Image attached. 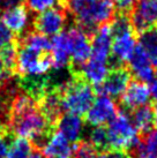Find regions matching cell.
<instances>
[{
    "instance_id": "cell-16",
    "label": "cell",
    "mask_w": 157,
    "mask_h": 158,
    "mask_svg": "<svg viewBox=\"0 0 157 158\" xmlns=\"http://www.w3.org/2000/svg\"><path fill=\"white\" fill-rule=\"evenodd\" d=\"M83 126H84V120L82 117L65 112L58 120L56 129H58L70 143H75L82 140L81 136H82Z\"/></svg>"
},
{
    "instance_id": "cell-22",
    "label": "cell",
    "mask_w": 157,
    "mask_h": 158,
    "mask_svg": "<svg viewBox=\"0 0 157 158\" xmlns=\"http://www.w3.org/2000/svg\"><path fill=\"white\" fill-rule=\"evenodd\" d=\"M32 150L31 142L26 137L14 136L11 144L8 145L6 158H29Z\"/></svg>"
},
{
    "instance_id": "cell-11",
    "label": "cell",
    "mask_w": 157,
    "mask_h": 158,
    "mask_svg": "<svg viewBox=\"0 0 157 158\" xmlns=\"http://www.w3.org/2000/svg\"><path fill=\"white\" fill-rule=\"evenodd\" d=\"M36 102H37L38 110L43 114L44 118L46 119V121L51 126L56 127L59 118L64 113L60 84H53Z\"/></svg>"
},
{
    "instance_id": "cell-13",
    "label": "cell",
    "mask_w": 157,
    "mask_h": 158,
    "mask_svg": "<svg viewBox=\"0 0 157 158\" xmlns=\"http://www.w3.org/2000/svg\"><path fill=\"white\" fill-rule=\"evenodd\" d=\"M0 18L15 37L32 31V19L30 20V10L27 8L24 2L6 9L0 15Z\"/></svg>"
},
{
    "instance_id": "cell-28",
    "label": "cell",
    "mask_w": 157,
    "mask_h": 158,
    "mask_svg": "<svg viewBox=\"0 0 157 158\" xmlns=\"http://www.w3.org/2000/svg\"><path fill=\"white\" fill-rule=\"evenodd\" d=\"M96 158H133L128 151L121 149H109L98 152Z\"/></svg>"
},
{
    "instance_id": "cell-21",
    "label": "cell",
    "mask_w": 157,
    "mask_h": 158,
    "mask_svg": "<svg viewBox=\"0 0 157 158\" xmlns=\"http://www.w3.org/2000/svg\"><path fill=\"white\" fill-rule=\"evenodd\" d=\"M139 45L142 48L144 53L147 54L149 61L154 67V69H157V27L148 28L147 30L142 31L138 35Z\"/></svg>"
},
{
    "instance_id": "cell-1",
    "label": "cell",
    "mask_w": 157,
    "mask_h": 158,
    "mask_svg": "<svg viewBox=\"0 0 157 158\" xmlns=\"http://www.w3.org/2000/svg\"><path fill=\"white\" fill-rule=\"evenodd\" d=\"M73 24L91 40L102 24L109 23L116 15L113 0H66L62 2Z\"/></svg>"
},
{
    "instance_id": "cell-31",
    "label": "cell",
    "mask_w": 157,
    "mask_h": 158,
    "mask_svg": "<svg viewBox=\"0 0 157 158\" xmlns=\"http://www.w3.org/2000/svg\"><path fill=\"white\" fill-rule=\"evenodd\" d=\"M12 137H14L13 134L0 136V158H6V156H7V150H8V145H9V139H12Z\"/></svg>"
},
{
    "instance_id": "cell-17",
    "label": "cell",
    "mask_w": 157,
    "mask_h": 158,
    "mask_svg": "<svg viewBox=\"0 0 157 158\" xmlns=\"http://www.w3.org/2000/svg\"><path fill=\"white\" fill-rule=\"evenodd\" d=\"M51 44H52L51 56H52L53 68L60 69V68L67 67L70 58V46L67 31L64 30L60 34L53 36V38L51 40Z\"/></svg>"
},
{
    "instance_id": "cell-10",
    "label": "cell",
    "mask_w": 157,
    "mask_h": 158,
    "mask_svg": "<svg viewBox=\"0 0 157 158\" xmlns=\"http://www.w3.org/2000/svg\"><path fill=\"white\" fill-rule=\"evenodd\" d=\"M118 111L117 103L104 95L96 96L90 109L84 114L83 120L89 126H100L108 123L116 117Z\"/></svg>"
},
{
    "instance_id": "cell-37",
    "label": "cell",
    "mask_w": 157,
    "mask_h": 158,
    "mask_svg": "<svg viewBox=\"0 0 157 158\" xmlns=\"http://www.w3.org/2000/svg\"><path fill=\"white\" fill-rule=\"evenodd\" d=\"M140 158H157V156H155V155H144Z\"/></svg>"
},
{
    "instance_id": "cell-8",
    "label": "cell",
    "mask_w": 157,
    "mask_h": 158,
    "mask_svg": "<svg viewBox=\"0 0 157 158\" xmlns=\"http://www.w3.org/2000/svg\"><path fill=\"white\" fill-rule=\"evenodd\" d=\"M150 88L148 83L132 77L120 98L118 99V107L126 113H131L135 109L148 104L150 99Z\"/></svg>"
},
{
    "instance_id": "cell-33",
    "label": "cell",
    "mask_w": 157,
    "mask_h": 158,
    "mask_svg": "<svg viewBox=\"0 0 157 158\" xmlns=\"http://www.w3.org/2000/svg\"><path fill=\"white\" fill-rule=\"evenodd\" d=\"M150 94L151 96L154 97V99L157 101V69L155 70V75H154V79L153 81L150 82Z\"/></svg>"
},
{
    "instance_id": "cell-35",
    "label": "cell",
    "mask_w": 157,
    "mask_h": 158,
    "mask_svg": "<svg viewBox=\"0 0 157 158\" xmlns=\"http://www.w3.org/2000/svg\"><path fill=\"white\" fill-rule=\"evenodd\" d=\"M29 158H46V157H45V155L43 154L42 150L32 147V150H31V154Z\"/></svg>"
},
{
    "instance_id": "cell-15",
    "label": "cell",
    "mask_w": 157,
    "mask_h": 158,
    "mask_svg": "<svg viewBox=\"0 0 157 158\" xmlns=\"http://www.w3.org/2000/svg\"><path fill=\"white\" fill-rule=\"evenodd\" d=\"M111 44H112V37L110 34L109 23L102 24L91 38L90 58L108 62V58L111 52Z\"/></svg>"
},
{
    "instance_id": "cell-25",
    "label": "cell",
    "mask_w": 157,
    "mask_h": 158,
    "mask_svg": "<svg viewBox=\"0 0 157 158\" xmlns=\"http://www.w3.org/2000/svg\"><path fill=\"white\" fill-rule=\"evenodd\" d=\"M98 151L88 140H80L73 143L74 158H96Z\"/></svg>"
},
{
    "instance_id": "cell-30",
    "label": "cell",
    "mask_w": 157,
    "mask_h": 158,
    "mask_svg": "<svg viewBox=\"0 0 157 158\" xmlns=\"http://www.w3.org/2000/svg\"><path fill=\"white\" fill-rule=\"evenodd\" d=\"M14 38H15L14 34L6 27L4 21L0 18V48L5 46L6 44L11 43Z\"/></svg>"
},
{
    "instance_id": "cell-4",
    "label": "cell",
    "mask_w": 157,
    "mask_h": 158,
    "mask_svg": "<svg viewBox=\"0 0 157 158\" xmlns=\"http://www.w3.org/2000/svg\"><path fill=\"white\" fill-rule=\"evenodd\" d=\"M108 132L111 149L129 151L139 141L136 129L129 115L119 107L116 117L108 123Z\"/></svg>"
},
{
    "instance_id": "cell-23",
    "label": "cell",
    "mask_w": 157,
    "mask_h": 158,
    "mask_svg": "<svg viewBox=\"0 0 157 158\" xmlns=\"http://www.w3.org/2000/svg\"><path fill=\"white\" fill-rule=\"evenodd\" d=\"M16 58H18V43L16 38H14L11 43L0 48V60L4 65V68L13 75H15V69H16Z\"/></svg>"
},
{
    "instance_id": "cell-26",
    "label": "cell",
    "mask_w": 157,
    "mask_h": 158,
    "mask_svg": "<svg viewBox=\"0 0 157 158\" xmlns=\"http://www.w3.org/2000/svg\"><path fill=\"white\" fill-rule=\"evenodd\" d=\"M24 4L31 13L37 14L58 4V0H24Z\"/></svg>"
},
{
    "instance_id": "cell-32",
    "label": "cell",
    "mask_w": 157,
    "mask_h": 158,
    "mask_svg": "<svg viewBox=\"0 0 157 158\" xmlns=\"http://www.w3.org/2000/svg\"><path fill=\"white\" fill-rule=\"evenodd\" d=\"M15 75L11 74L9 72H7V70L4 68V65H2V62H1V60H0V84H2L4 82H6V81H8L9 79H12V77H14Z\"/></svg>"
},
{
    "instance_id": "cell-18",
    "label": "cell",
    "mask_w": 157,
    "mask_h": 158,
    "mask_svg": "<svg viewBox=\"0 0 157 158\" xmlns=\"http://www.w3.org/2000/svg\"><path fill=\"white\" fill-rule=\"evenodd\" d=\"M42 151L48 158H70L73 156V143L70 144V141L56 129Z\"/></svg>"
},
{
    "instance_id": "cell-24",
    "label": "cell",
    "mask_w": 157,
    "mask_h": 158,
    "mask_svg": "<svg viewBox=\"0 0 157 158\" xmlns=\"http://www.w3.org/2000/svg\"><path fill=\"white\" fill-rule=\"evenodd\" d=\"M88 141L95 147V149L98 152L111 149L108 126L106 125L94 126V128L89 133V139H88Z\"/></svg>"
},
{
    "instance_id": "cell-2",
    "label": "cell",
    "mask_w": 157,
    "mask_h": 158,
    "mask_svg": "<svg viewBox=\"0 0 157 158\" xmlns=\"http://www.w3.org/2000/svg\"><path fill=\"white\" fill-rule=\"evenodd\" d=\"M62 109L66 113L84 117L96 98L92 84L81 74H70V79L60 83Z\"/></svg>"
},
{
    "instance_id": "cell-27",
    "label": "cell",
    "mask_w": 157,
    "mask_h": 158,
    "mask_svg": "<svg viewBox=\"0 0 157 158\" xmlns=\"http://www.w3.org/2000/svg\"><path fill=\"white\" fill-rule=\"evenodd\" d=\"M143 144V149L146 155H155L157 156V129L153 131L149 135L143 139H140Z\"/></svg>"
},
{
    "instance_id": "cell-6",
    "label": "cell",
    "mask_w": 157,
    "mask_h": 158,
    "mask_svg": "<svg viewBox=\"0 0 157 158\" xmlns=\"http://www.w3.org/2000/svg\"><path fill=\"white\" fill-rule=\"evenodd\" d=\"M70 40V58L68 64L70 74H78L83 65L89 60L91 54V40L80 28L73 24L67 29Z\"/></svg>"
},
{
    "instance_id": "cell-38",
    "label": "cell",
    "mask_w": 157,
    "mask_h": 158,
    "mask_svg": "<svg viewBox=\"0 0 157 158\" xmlns=\"http://www.w3.org/2000/svg\"><path fill=\"white\" fill-rule=\"evenodd\" d=\"M66 0H58V4H62V2H65Z\"/></svg>"
},
{
    "instance_id": "cell-9",
    "label": "cell",
    "mask_w": 157,
    "mask_h": 158,
    "mask_svg": "<svg viewBox=\"0 0 157 158\" xmlns=\"http://www.w3.org/2000/svg\"><path fill=\"white\" fill-rule=\"evenodd\" d=\"M129 19L136 37L148 28L157 26V0H134Z\"/></svg>"
},
{
    "instance_id": "cell-14",
    "label": "cell",
    "mask_w": 157,
    "mask_h": 158,
    "mask_svg": "<svg viewBox=\"0 0 157 158\" xmlns=\"http://www.w3.org/2000/svg\"><path fill=\"white\" fill-rule=\"evenodd\" d=\"M127 67L131 70L133 77L141 80L146 83H150L153 81L155 69L149 61L147 54L139 44L135 45L134 51L127 62Z\"/></svg>"
},
{
    "instance_id": "cell-19",
    "label": "cell",
    "mask_w": 157,
    "mask_h": 158,
    "mask_svg": "<svg viewBox=\"0 0 157 158\" xmlns=\"http://www.w3.org/2000/svg\"><path fill=\"white\" fill-rule=\"evenodd\" d=\"M136 129L139 139H143L154 131V113L150 105L140 106L131 113H127Z\"/></svg>"
},
{
    "instance_id": "cell-36",
    "label": "cell",
    "mask_w": 157,
    "mask_h": 158,
    "mask_svg": "<svg viewBox=\"0 0 157 158\" xmlns=\"http://www.w3.org/2000/svg\"><path fill=\"white\" fill-rule=\"evenodd\" d=\"M151 109H153V113H154V123H155V127H157V101L154 99L151 102Z\"/></svg>"
},
{
    "instance_id": "cell-5",
    "label": "cell",
    "mask_w": 157,
    "mask_h": 158,
    "mask_svg": "<svg viewBox=\"0 0 157 158\" xmlns=\"http://www.w3.org/2000/svg\"><path fill=\"white\" fill-rule=\"evenodd\" d=\"M70 14L61 4H56L32 16V30L45 36H56L64 31Z\"/></svg>"
},
{
    "instance_id": "cell-3",
    "label": "cell",
    "mask_w": 157,
    "mask_h": 158,
    "mask_svg": "<svg viewBox=\"0 0 157 158\" xmlns=\"http://www.w3.org/2000/svg\"><path fill=\"white\" fill-rule=\"evenodd\" d=\"M51 68H53L51 51H42L18 43L15 76L48 74Z\"/></svg>"
},
{
    "instance_id": "cell-34",
    "label": "cell",
    "mask_w": 157,
    "mask_h": 158,
    "mask_svg": "<svg viewBox=\"0 0 157 158\" xmlns=\"http://www.w3.org/2000/svg\"><path fill=\"white\" fill-rule=\"evenodd\" d=\"M8 134H13V133L9 131V127L8 125L2 121L1 119H0V136H5V135H8ZM14 135V134H13Z\"/></svg>"
},
{
    "instance_id": "cell-29",
    "label": "cell",
    "mask_w": 157,
    "mask_h": 158,
    "mask_svg": "<svg viewBox=\"0 0 157 158\" xmlns=\"http://www.w3.org/2000/svg\"><path fill=\"white\" fill-rule=\"evenodd\" d=\"M116 13L131 15L134 6V0H113Z\"/></svg>"
},
{
    "instance_id": "cell-20",
    "label": "cell",
    "mask_w": 157,
    "mask_h": 158,
    "mask_svg": "<svg viewBox=\"0 0 157 158\" xmlns=\"http://www.w3.org/2000/svg\"><path fill=\"white\" fill-rule=\"evenodd\" d=\"M108 72H109L108 62L89 58V60L83 65L78 74L82 75L90 84L97 85L104 81L108 75Z\"/></svg>"
},
{
    "instance_id": "cell-7",
    "label": "cell",
    "mask_w": 157,
    "mask_h": 158,
    "mask_svg": "<svg viewBox=\"0 0 157 158\" xmlns=\"http://www.w3.org/2000/svg\"><path fill=\"white\" fill-rule=\"evenodd\" d=\"M132 77L133 75L127 66L112 68V69H109L106 77L102 83L92 85V87L96 96L104 95L112 98L113 101H118L124 94L125 89L127 88Z\"/></svg>"
},
{
    "instance_id": "cell-12",
    "label": "cell",
    "mask_w": 157,
    "mask_h": 158,
    "mask_svg": "<svg viewBox=\"0 0 157 158\" xmlns=\"http://www.w3.org/2000/svg\"><path fill=\"white\" fill-rule=\"evenodd\" d=\"M135 45L136 36L134 32L125 34L113 38L111 44V52L108 58L109 69L127 66V62L134 51Z\"/></svg>"
}]
</instances>
